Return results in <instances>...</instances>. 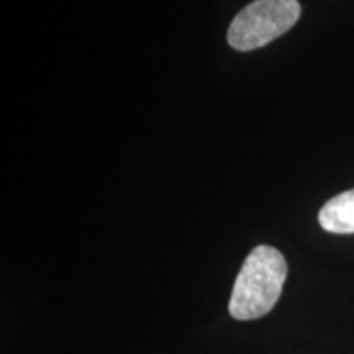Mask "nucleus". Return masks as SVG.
Listing matches in <instances>:
<instances>
[{
	"label": "nucleus",
	"mask_w": 354,
	"mask_h": 354,
	"mask_svg": "<svg viewBox=\"0 0 354 354\" xmlns=\"http://www.w3.org/2000/svg\"><path fill=\"white\" fill-rule=\"evenodd\" d=\"M287 277V263L276 248L256 246L234 281L228 310L236 320H256L274 308Z\"/></svg>",
	"instance_id": "obj_1"
},
{
	"label": "nucleus",
	"mask_w": 354,
	"mask_h": 354,
	"mask_svg": "<svg viewBox=\"0 0 354 354\" xmlns=\"http://www.w3.org/2000/svg\"><path fill=\"white\" fill-rule=\"evenodd\" d=\"M297 0H254L234 17L227 39L236 51H253L282 37L300 19Z\"/></svg>",
	"instance_id": "obj_2"
},
{
	"label": "nucleus",
	"mask_w": 354,
	"mask_h": 354,
	"mask_svg": "<svg viewBox=\"0 0 354 354\" xmlns=\"http://www.w3.org/2000/svg\"><path fill=\"white\" fill-rule=\"evenodd\" d=\"M318 221L328 233H354V189L342 192L326 202L318 214Z\"/></svg>",
	"instance_id": "obj_3"
}]
</instances>
